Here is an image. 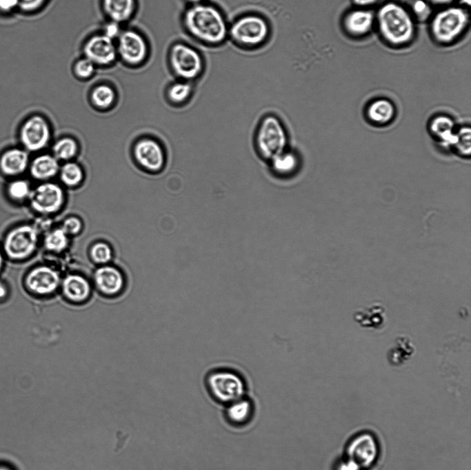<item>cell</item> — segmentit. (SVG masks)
<instances>
[{"label": "cell", "mask_w": 471, "mask_h": 470, "mask_svg": "<svg viewBox=\"0 0 471 470\" xmlns=\"http://www.w3.org/2000/svg\"><path fill=\"white\" fill-rule=\"evenodd\" d=\"M188 1L194 3V4H197V3H199L201 0H188Z\"/></svg>", "instance_id": "47"}, {"label": "cell", "mask_w": 471, "mask_h": 470, "mask_svg": "<svg viewBox=\"0 0 471 470\" xmlns=\"http://www.w3.org/2000/svg\"><path fill=\"white\" fill-rule=\"evenodd\" d=\"M18 136L21 147L28 152H35L43 149L49 143L50 129L42 116L33 114L21 123Z\"/></svg>", "instance_id": "8"}, {"label": "cell", "mask_w": 471, "mask_h": 470, "mask_svg": "<svg viewBox=\"0 0 471 470\" xmlns=\"http://www.w3.org/2000/svg\"><path fill=\"white\" fill-rule=\"evenodd\" d=\"M3 250L0 247V272L2 269L3 267Z\"/></svg>", "instance_id": "45"}, {"label": "cell", "mask_w": 471, "mask_h": 470, "mask_svg": "<svg viewBox=\"0 0 471 470\" xmlns=\"http://www.w3.org/2000/svg\"><path fill=\"white\" fill-rule=\"evenodd\" d=\"M91 97L95 105L105 108L113 103L115 94L113 89L110 86L100 85L93 90Z\"/></svg>", "instance_id": "34"}, {"label": "cell", "mask_w": 471, "mask_h": 470, "mask_svg": "<svg viewBox=\"0 0 471 470\" xmlns=\"http://www.w3.org/2000/svg\"><path fill=\"white\" fill-rule=\"evenodd\" d=\"M269 26L260 16L248 14L239 18L230 28V35L237 44L254 48L264 43L269 35Z\"/></svg>", "instance_id": "7"}, {"label": "cell", "mask_w": 471, "mask_h": 470, "mask_svg": "<svg viewBox=\"0 0 471 470\" xmlns=\"http://www.w3.org/2000/svg\"><path fill=\"white\" fill-rule=\"evenodd\" d=\"M226 405L225 416L228 422L234 426L247 424L254 413L252 401L245 396Z\"/></svg>", "instance_id": "21"}, {"label": "cell", "mask_w": 471, "mask_h": 470, "mask_svg": "<svg viewBox=\"0 0 471 470\" xmlns=\"http://www.w3.org/2000/svg\"><path fill=\"white\" fill-rule=\"evenodd\" d=\"M287 135L280 121L267 116L260 122L255 134V145L261 157L271 160L285 150Z\"/></svg>", "instance_id": "5"}, {"label": "cell", "mask_w": 471, "mask_h": 470, "mask_svg": "<svg viewBox=\"0 0 471 470\" xmlns=\"http://www.w3.org/2000/svg\"><path fill=\"white\" fill-rule=\"evenodd\" d=\"M112 249L110 246L103 242L95 243L91 248L90 255L97 263H106L112 258Z\"/></svg>", "instance_id": "36"}, {"label": "cell", "mask_w": 471, "mask_h": 470, "mask_svg": "<svg viewBox=\"0 0 471 470\" xmlns=\"http://www.w3.org/2000/svg\"><path fill=\"white\" fill-rule=\"evenodd\" d=\"M405 6L417 22L428 21L434 12L428 0H408Z\"/></svg>", "instance_id": "30"}, {"label": "cell", "mask_w": 471, "mask_h": 470, "mask_svg": "<svg viewBox=\"0 0 471 470\" xmlns=\"http://www.w3.org/2000/svg\"><path fill=\"white\" fill-rule=\"evenodd\" d=\"M60 278L58 273L51 267L41 265L31 269L25 278L28 289L37 295L44 296L54 292L58 287Z\"/></svg>", "instance_id": "14"}, {"label": "cell", "mask_w": 471, "mask_h": 470, "mask_svg": "<svg viewBox=\"0 0 471 470\" xmlns=\"http://www.w3.org/2000/svg\"><path fill=\"white\" fill-rule=\"evenodd\" d=\"M449 147L458 156L469 159L471 154V130L470 125H461L452 137Z\"/></svg>", "instance_id": "26"}, {"label": "cell", "mask_w": 471, "mask_h": 470, "mask_svg": "<svg viewBox=\"0 0 471 470\" xmlns=\"http://www.w3.org/2000/svg\"><path fill=\"white\" fill-rule=\"evenodd\" d=\"M270 161L273 171L279 176L291 175L299 167L297 156L294 153L286 150L277 154Z\"/></svg>", "instance_id": "28"}, {"label": "cell", "mask_w": 471, "mask_h": 470, "mask_svg": "<svg viewBox=\"0 0 471 470\" xmlns=\"http://www.w3.org/2000/svg\"><path fill=\"white\" fill-rule=\"evenodd\" d=\"M170 61L174 72L185 80L198 77L203 68L200 54L192 48L183 43L172 46Z\"/></svg>", "instance_id": "9"}, {"label": "cell", "mask_w": 471, "mask_h": 470, "mask_svg": "<svg viewBox=\"0 0 471 470\" xmlns=\"http://www.w3.org/2000/svg\"><path fill=\"white\" fill-rule=\"evenodd\" d=\"M363 116L370 125L374 127H385L395 121L397 110L394 102L390 99L377 97L365 104Z\"/></svg>", "instance_id": "12"}, {"label": "cell", "mask_w": 471, "mask_h": 470, "mask_svg": "<svg viewBox=\"0 0 471 470\" xmlns=\"http://www.w3.org/2000/svg\"><path fill=\"white\" fill-rule=\"evenodd\" d=\"M86 58L94 65H108L116 59L117 51L112 40L104 34L90 37L83 47Z\"/></svg>", "instance_id": "15"}, {"label": "cell", "mask_w": 471, "mask_h": 470, "mask_svg": "<svg viewBox=\"0 0 471 470\" xmlns=\"http://www.w3.org/2000/svg\"><path fill=\"white\" fill-rule=\"evenodd\" d=\"M57 159L48 154H40L30 161L28 171L32 178L39 181H46L54 177L59 172Z\"/></svg>", "instance_id": "20"}, {"label": "cell", "mask_w": 471, "mask_h": 470, "mask_svg": "<svg viewBox=\"0 0 471 470\" xmlns=\"http://www.w3.org/2000/svg\"><path fill=\"white\" fill-rule=\"evenodd\" d=\"M205 384L212 397L225 405L244 397L247 389L243 374L228 364L210 369L205 376Z\"/></svg>", "instance_id": "4"}, {"label": "cell", "mask_w": 471, "mask_h": 470, "mask_svg": "<svg viewBox=\"0 0 471 470\" xmlns=\"http://www.w3.org/2000/svg\"><path fill=\"white\" fill-rule=\"evenodd\" d=\"M134 156L141 165L151 171H157L163 165V154L159 145L150 139H143L134 147Z\"/></svg>", "instance_id": "18"}, {"label": "cell", "mask_w": 471, "mask_h": 470, "mask_svg": "<svg viewBox=\"0 0 471 470\" xmlns=\"http://www.w3.org/2000/svg\"><path fill=\"white\" fill-rule=\"evenodd\" d=\"M430 3L433 6L436 8H443L446 7L452 4H454V2L457 0H428Z\"/></svg>", "instance_id": "43"}, {"label": "cell", "mask_w": 471, "mask_h": 470, "mask_svg": "<svg viewBox=\"0 0 471 470\" xmlns=\"http://www.w3.org/2000/svg\"><path fill=\"white\" fill-rule=\"evenodd\" d=\"M60 178L68 186H75L83 179L81 167L74 163H66L61 170Z\"/></svg>", "instance_id": "32"}, {"label": "cell", "mask_w": 471, "mask_h": 470, "mask_svg": "<svg viewBox=\"0 0 471 470\" xmlns=\"http://www.w3.org/2000/svg\"><path fill=\"white\" fill-rule=\"evenodd\" d=\"M52 151L57 159L68 160L76 154L77 145L71 138H63L54 143Z\"/></svg>", "instance_id": "31"}, {"label": "cell", "mask_w": 471, "mask_h": 470, "mask_svg": "<svg viewBox=\"0 0 471 470\" xmlns=\"http://www.w3.org/2000/svg\"><path fill=\"white\" fill-rule=\"evenodd\" d=\"M61 229L67 235L76 234L81 229V223L77 218L70 217L65 220Z\"/></svg>", "instance_id": "39"}, {"label": "cell", "mask_w": 471, "mask_h": 470, "mask_svg": "<svg viewBox=\"0 0 471 470\" xmlns=\"http://www.w3.org/2000/svg\"><path fill=\"white\" fill-rule=\"evenodd\" d=\"M95 65L87 58L79 60L74 65V72L80 78H88L94 72Z\"/></svg>", "instance_id": "38"}, {"label": "cell", "mask_w": 471, "mask_h": 470, "mask_svg": "<svg viewBox=\"0 0 471 470\" xmlns=\"http://www.w3.org/2000/svg\"><path fill=\"white\" fill-rule=\"evenodd\" d=\"M39 232L35 226L21 223L12 227L5 235L3 252L12 260H23L30 257L36 250Z\"/></svg>", "instance_id": "6"}, {"label": "cell", "mask_w": 471, "mask_h": 470, "mask_svg": "<svg viewBox=\"0 0 471 470\" xmlns=\"http://www.w3.org/2000/svg\"><path fill=\"white\" fill-rule=\"evenodd\" d=\"M192 87L188 82H177L172 84L168 89L170 99L176 103H181L186 101L190 96Z\"/></svg>", "instance_id": "35"}, {"label": "cell", "mask_w": 471, "mask_h": 470, "mask_svg": "<svg viewBox=\"0 0 471 470\" xmlns=\"http://www.w3.org/2000/svg\"><path fill=\"white\" fill-rule=\"evenodd\" d=\"M104 35L111 39L112 40L120 34V28L119 23L114 21H111L108 23L104 28Z\"/></svg>", "instance_id": "41"}, {"label": "cell", "mask_w": 471, "mask_h": 470, "mask_svg": "<svg viewBox=\"0 0 471 470\" xmlns=\"http://www.w3.org/2000/svg\"><path fill=\"white\" fill-rule=\"evenodd\" d=\"M379 0H351L354 7L361 8H370L374 6Z\"/></svg>", "instance_id": "42"}, {"label": "cell", "mask_w": 471, "mask_h": 470, "mask_svg": "<svg viewBox=\"0 0 471 470\" xmlns=\"http://www.w3.org/2000/svg\"><path fill=\"white\" fill-rule=\"evenodd\" d=\"M28 152L21 147H12L0 154V173L8 178H19L28 169Z\"/></svg>", "instance_id": "16"}, {"label": "cell", "mask_w": 471, "mask_h": 470, "mask_svg": "<svg viewBox=\"0 0 471 470\" xmlns=\"http://www.w3.org/2000/svg\"><path fill=\"white\" fill-rule=\"evenodd\" d=\"M375 445L370 436H361L352 442L349 452L354 462L365 466L375 456Z\"/></svg>", "instance_id": "25"}, {"label": "cell", "mask_w": 471, "mask_h": 470, "mask_svg": "<svg viewBox=\"0 0 471 470\" xmlns=\"http://www.w3.org/2000/svg\"><path fill=\"white\" fill-rule=\"evenodd\" d=\"M354 318L361 327L379 329L385 321V309L381 305L375 304L357 311Z\"/></svg>", "instance_id": "22"}, {"label": "cell", "mask_w": 471, "mask_h": 470, "mask_svg": "<svg viewBox=\"0 0 471 470\" xmlns=\"http://www.w3.org/2000/svg\"><path fill=\"white\" fill-rule=\"evenodd\" d=\"M8 294V289L5 283L0 280V300L5 299Z\"/></svg>", "instance_id": "44"}, {"label": "cell", "mask_w": 471, "mask_h": 470, "mask_svg": "<svg viewBox=\"0 0 471 470\" xmlns=\"http://www.w3.org/2000/svg\"><path fill=\"white\" fill-rule=\"evenodd\" d=\"M457 126L450 115L439 112L433 114L429 119L427 130L432 139L437 143L449 147Z\"/></svg>", "instance_id": "17"}, {"label": "cell", "mask_w": 471, "mask_h": 470, "mask_svg": "<svg viewBox=\"0 0 471 470\" xmlns=\"http://www.w3.org/2000/svg\"><path fill=\"white\" fill-rule=\"evenodd\" d=\"M32 188L30 183L21 178H12L6 187V194L12 202L20 204L28 201Z\"/></svg>", "instance_id": "29"}, {"label": "cell", "mask_w": 471, "mask_h": 470, "mask_svg": "<svg viewBox=\"0 0 471 470\" xmlns=\"http://www.w3.org/2000/svg\"><path fill=\"white\" fill-rule=\"evenodd\" d=\"M469 25V11L465 6L458 4L439 8L428 20L432 39L442 46H449L459 41Z\"/></svg>", "instance_id": "3"}, {"label": "cell", "mask_w": 471, "mask_h": 470, "mask_svg": "<svg viewBox=\"0 0 471 470\" xmlns=\"http://www.w3.org/2000/svg\"><path fill=\"white\" fill-rule=\"evenodd\" d=\"M17 12V0H0V14H10Z\"/></svg>", "instance_id": "40"}, {"label": "cell", "mask_w": 471, "mask_h": 470, "mask_svg": "<svg viewBox=\"0 0 471 470\" xmlns=\"http://www.w3.org/2000/svg\"><path fill=\"white\" fill-rule=\"evenodd\" d=\"M63 201L61 188L57 184L44 182L32 190L28 201L31 209L41 215H48L60 209Z\"/></svg>", "instance_id": "10"}, {"label": "cell", "mask_w": 471, "mask_h": 470, "mask_svg": "<svg viewBox=\"0 0 471 470\" xmlns=\"http://www.w3.org/2000/svg\"><path fill=\"white\" fill-rule=\"evenodd\" d=\"M184 25L195 39L206 44L222 43L228 34L225 19L215 7L197 3L186 12Z\"/></svg>", "instance_id": "2"}, {"label": "cell", "mask_w": 471, "mask_h": 470, "mask_svg": "<svg viewBox=\"0 0 471 470\" xmlns=\"http://www.w3.org/2000/svg\"><path fill=\"white\" fill-rule=\"evenodd\" d=\"M374 12L371 8H356L347 11L341 19V28L350 37L363 38L374 28Z\"/></svg>", "instance_id": "11"}, {"label": "cell", "mask_w": 471, "mask_h": 470, "mask_svg": "<svg viewBox=\"0 0 471 470\" xmlns=\"http://www.w3.org/2000/svg\"><path fill=\"white\" fill-rule=\"evenodd\" d=\"M94 280L101 292L108 295L117 294L123 286V277L121 273L111 266L99 267L95 272Z\"/></svg>", "instance_id": "19"}, {"label": "cell", "mask_w": 471, "mask_h": 470, "mask_svg": "<svg viewBox=\"0 0 471 470\" xmlns=\"http://www.w3.org/2000/svg\"><path fill=\"white\" fill-rule=\"evenodd\" d=\"M117 51L130 65H138L146 57L148 48L143 37L133 30H126L118 37Z\"/></svg>", "instance_id": "13"}, {"label": "cell", "mask_w": 471, "mask_h": 470, "mask_svg": "<svg viewBox=\"0 0 471 470\" xmlns=\"http://www.w3.org/2000/svg\"><path fill=\"white\" fill-rule=\"evenodd\" d=\"M65 296L74 302H81L88 298L90 292L88 282L79 275H69L63 282Z\"/></svg>", "instance_id": "23"}, {"label": "cell", "mask_w": 471, "mask_h": 470, "mask_svg": "<svg viewBox=\"0 0 471 470\" xmlns=\"http://www.w3.org/2000/svg\"><path fill=\"white\" fill-rule=\"evenodd\" d=\"M104 11L112 21L120 23L128 20L135 9L134 0H103Z\"/></svg>", "instance_id": "24"}, {"label": "cell", "mask_w": 471, "mask_h": 470, "mask_svg": "<svg viewBox=\"0 0 471 470\" xmlns=\"http://www.w3.org/2000/svg\"><path fill=\"white\" fill-rule=\"evenodd\" d=\"M414 352V347L409 338L400 336L397 338L395 345L388 351L389 362L395 366L405 362Z\"/></svg>", "instance_id": "27"}, {"label": "cell", "mask_w": 471, "mask_h": 470, "mask_svg": "<svg viewBox=\"0 0 471 470\" xmlns=\"http://www.w3.org/2000/svg\"><path fill=\"white\" fill-rule=\"evenodd\" d=\"M0 470H12L9 467L0 465Z\"/></svg>", "instance_id": "46"}, {"label": "cell", "mask_w": 471, "mask_h": 470, "mask_svg": "<svg viewBox=\"0 0 471 470\" xmlns=\"http://www.w3.org/2000/svg\"><path fill=\"white\" fill-rule=\"evenodd\" d=\"M44 245L46 248L50 251L60 252L68 245L67 234L61 228L56 229L46 236Z\"/></svg>", "instance_id": "33"}, {"label": "cell", "mask_w": 471, "mask_h": 470, "mask_svg": "<svg viewBox=\"0 0 471 470\" xmlns=\"http://www.w3.org/2000/svg\"><path fill=\"white\" fill-rule=\"evenodd\" d=\"M377 32L389 46L399 48L410 45L415 38L417 21L405 5L388 1L374 12Z\"/></svg>", "instance_id": "1"}, {"label": "cell", "mask_w": 471, "mask_h": 470, "mask_svg": "<svg viewBox=\"0 0 471 470\" xmlns=\"http://www.w3.org/2000/svg\"><path fill=\"white\" fill-rule=\"evenodd\" d=\"M17 12L32 14L40 10L48 0H17Z\"/></svg>", "instance_id": "37"}]
</instances>
